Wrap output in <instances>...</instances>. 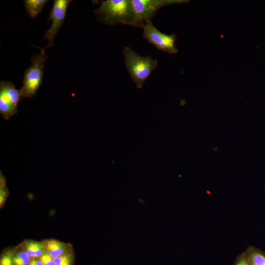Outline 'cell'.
<instances>
[{"label":"cell","mask_w":265,"mask_h":265,"mask_svg":"<svg viewBox=\"0 0 265 265\" xmlns=\"http://www.w3.org/2000/svg\"><path fill=\"white\" fill-rule=\"evenodd\" d=\"M95 12L97 20L103 24L109 26L121 24L133 26L132 0H103Z\"/></svg>","instance_id":"cell-1"},{"label":"cell","mask_w":265,"mask_h":265,"mask_svg":"<svg viewBox=\"0 0 265 265\" xmlns=\"http://www.w3.org/2000/svg\"><path fill=\"white\" fill-rule=\"evenodd\" d=\"M123 54L131 79L137 88H142L147 79L157 67V60L150 56H141L127 46L124 48Z\"/></svg>","instance_id":"cell-2"},{"label":"cell","mask_w":265,"mask_h":265,"mask_svg":"<svg viewBox=\"0 0 265 265\" xmlns=\"http://www.w3.org/2000/svg\"><path fill=\"white\" fill-rule=\"evenodd\" d=\"M38 48L41 52L39 54L32 56L30 60L31 66L26 69L24 73L23 86L19 90L22 98H30L34 97L41 84L44 76V63L48 58L45 53V48Z\"/></svg>","instance_id":"cell-3"},{"label":"cell","mask_w":265,"mask_h":265,"mask_svg":"<svg viewBox=\"0 0 265 265\" xmlns=\"http://www.w3.org/2000/svg\"><path fill=\"white\" fill-rule=\"evenodd\" d=\"M187 2L183 0H132L133 16L132 26H139L154 17L161 8L176 3Z\"/></svg>","instance_id":"cell-4"},{"label":"cell","mask_w":265,"mask_h":265,"mask_svg":"<svg viewBox=\"0 0 265 265\" xmlns=\"http://www.w3.org/2000/svg\"><path fill=\"white\" fill-rule=\"evenodd\" d=\"M139 27L143 29V37L159 50L169 53H176L178 49L176 45L177 36L160 32L153 25L151 19L146 20Z\"/></svg>","instance_id":"cell-5"},{"label":"cell","mask_w":265,"mask_h":265,"mask_svg":"<svg viewBox=\"0 0 265 265\" xmlns=\"http://www.w3.org/2000/svg\"><path fill=\"white\" fill-rule=\"evenodd\" d=\"M22 99L19 90L11 81H0V113L2 118L8 120L18 114V106Z\"/></svg>","instance_id":"cell-6"},{"label":"cell","mask_w":265,"mask_h":265,"mask_svg":"<svg viewBox=\"0 0 265 265\" xmlns=\"http://www.w3.org/2000/svg\"><path fill=\"white\" fill-rule=\"evenodd\" d=\"M72 0H54L52 9L50 13L47 22L52 21L51 27L46 31L44 38L48 41L45 49L52 47L54 45V40L58 30L64 23L66 15L67 7Z\"/></svg>","instance_id":"cell-7"},{"label":"cell","mask_w":265,"mask_h":265,"mask_svg":"<svg viewBox=\"0 0 265 265\" xmlns=\"http://www.w3.org/2000/svg\"><path fill=\"white\" fill-rule=\"evenodd\" d=\"M45 250L54 258L67 252L68 246L64 242L55 239H49L42 242Z\"/></svg>","instance_id":"cell-8"},{"label":"cell","mask_w":265,"mask_h":265,"mask_svg":"<svg viewBox=\"0 0 265 265\" xmlns=\"http://www.w3.org/2000/svg\"><path fill=\"white\" fill-rule=\"evenodd\" d=\"M245 252L251 265H265V252L260 249L248 246Z\"/></svg>","instance_id":"cell-9"},{"label":"cell","mask_w":265,"mask_h":265,"mask_svg":"<svg viewBox=\"0 0 265 265\" xmlns=\"http://www.w3.org/2000/svg\"><path fill=\"white\" fill-rule=\"evenodd\" d=\"M47 0H25L23 1L26 10L31 18H35L41 12Z\"/></svg>","instance_id":"cell-10"},{"label":"cell","mask_w":265,"mask_h":265,"mask_svg":"<svg viewBox=\"0 0 265 265\" xmlns=\"http://www.w3.org/2000/svg\"><path fill=\"white\" fill-rule=\"evenodd\" d=\"M25 252L30 258H40L45 250L42 242L28 241L24 243Z\"/></svg>","instance_id":"cell-11"},{"label":"cell","mask_w":265,"mask_h":265,"mask_svg":"<svg viewBox=\"0 0 265 265\" xmlns=\"http://www.w3.org/2000/svg\"><path fill=\"white\" fill-rule=\"evenodd\" d=\"M30 258L25 251H21L17 253L13 258L14 265H28Z\"/></svg>","instance_id":"cell-12"},{"label":"cell","mask_w":265,"mask_h":265,"mask_svg":"<svg viewBox=\"0 0 265 265\" xmlns=\"http://www.w3.org/2000/svg\"><path fill=\"white\" fill-rule=\"evenodd\" d=\"M53 265H72L73 255L71 253L67 252L61 256L53 258Z\"/></svg>","instance_id":"cell-13"},{"label":"cell","mask_w":265,"mask_h":265,"mask_svg":"<svg viewBox=\"0 0 265 265\" xmlns=\"http://www.w3.org/2000/svg\"><path fill=\"white\" fill-rule=\"evenodd\" d=\"M8 189L6 186V180L3 175L0 172V203L1 205L7 196Z\"/></svg>","instance_id":"cell-14"},{"label":"cell","mask_w":265,"mask_h":265,"mask_svg":"<svg viewBox=\"0 0 265 265\" xmlns=\"http://www.w3.org/2000/svg\"><path fill=\"white\" fill-rule=\"evenodd\" d=\"M233 265H251L245 251L236 258Z\"/></svg>","instance_id":"cell-15"},{"label":"cell","mask_w":265,"mask_h":265,"mask_svg":"<svg viewBox=\"0 0 265 265\" xmlns=\"http://www.w3.org/2000/svg\"><path fill=\"white\" fill-rule=\"evenodd\" d=\"M13 258L10 252L3 254L0 261V265H13Z\"/></svg>","instance_id":"cell-16"},{"label":"cell","mask_w":265,"mask_h":265,"mask_svg":"<svg viewBox=\"0 0 265 265\" xmlns=\"http://www.w3.org/2000/svg\"><path fill=\"white\" fill-rule=\"evenodd\" d=\"M43 265H53V258L45 250L42 255L39 258Z\"/></svg>","instance_id":"cell-17"},{"label":"cell","mask_w":265,"mask_h":265,"mask_svg":"<svg viewBox=\"0 0 265 265\" xmlns=\"http://www.w3.org/2000/svg\"><path fill=\"white\" fill-rule=\"evenodd\" d=\"M28 265H43V264L39 259L33 258Z\"/></svg>","instance_id":"cell-18"}]
</instances>
